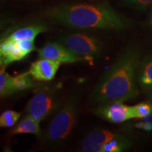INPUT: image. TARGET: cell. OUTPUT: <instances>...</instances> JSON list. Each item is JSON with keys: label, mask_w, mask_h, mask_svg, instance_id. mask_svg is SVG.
I'll use <instances>...</instances> for the list:
<instances>
[{"label": "cell", "mask_w": 152, "mask_h": 152, "mask_svg": "<svg viewBox=\"0 0 152 152\" xmlns=\"http://www.w3.org/2000/svg\"><path fill=\"white\" fill-rule=\"evenodd\" d=\"M141 61L138 46L127 47L101 77L90 96L92 104L103 105L113 102H125L138 96L137 71Z\"/></svg>", "instance_id": "1"}, {"label": "cell", "mask_w": 152, "mask_h": 152, "mask_svg": "<svg viewBox=\"0 0 152 152\" xmlns=\"http://www.w3.org/2000/svg\"><path fill=\"white\" fill-rule=\"evenodd\" d=\"M52 21L78 29H110L123 30L130 21L118 13L109 3L59 4L45 13Z\"/></svg>", "instance_id": "2"}, {"label": "cell", "mask_w": 152, "mask_h": 152, "mask_svg": "<svg viewBox=\"0 0 152 152\" xmlns=\"http://www.w3.org/2000/svg\"><path fill=\"white\" fill-rule=\"evenodd\" d=\"M78 113V97L76 93L70 94L54 113V115L42 134L47 145L58 147L62 144L75 127ZM41 136V137H42Z\"/></svg>", "instance_id": "3"}, {"label": "cell", "mask_w": 152, "mask_h": 152, "mask_svg": "<svg viewBox=\"0 0 152 152\" xmlns=\"http://www.w3.org/2000/svg\"><path fill=\"white\" fill-rule=\"evenodd\" d=\"M58 42L84 59L97 58L104 51L102 42L95 36L87 33L64 34L58 37Z\"/></svg>", "instance_id": "4"}, {"label": "cell", "mask_w": 152, "mask_h": 152, "mask_svg": "<svg viewBox=\"0 0 152 152\" xmlns=\"http://www.w3.org/2000/svg\"><path fill=\"white\" fill-rule=\"evenodd\" d=\"M61 104L58 93L52 90H42L29 101L26 109V115L40 123L52 115Z\"/></svg>", "instance_id": "5"}, {"label": "cell", "mask_w": 152, "mask_h": 152, "mask_svg": "<svg viewBox=\"0 0 152 152\" xmlns=\"http://www.w3.org/2000/svg\"><path fill=\"white\" fill-rule=\"evenodd\" d=\"M94 113L98 116L113 123H121L132 118L130 106L119 101L100 105L95 109Z\"/></svg>", "instance_id": "6"}, {"label": "cell", "mask_w": 152, "mask_h": 152, "mask_svg": "<svg viewBox=\"0 0 152 152\" xmlns=\"http://www.w3.org/2000/svg\"><path fill=\"white\" fill-rule=\"evenodd\" d=\"M39 58L58 61L61 63H73L84 60L60 42H47L38 50Z\"/></svg>", "instance_id": "7"}, {"label": "cell", "mask_w": 152, "mask_h": 152, "mask_svg": "<svg viewBox=\"0 0 152 152\" xmlns=\"http://www.w3.org/2000/svg\"><path fill=\"white\" fill-rule=\"evenodd\" d=\"M121 134L109 130H93L82 141L80 149L85 152H102L104 145Z\"/></svg>", "instance_id": "8"}, {"label": "cell", "mask_w": 152, "mask_h": 152, "mask_svg": "<svg viewBox=\"0 0 152 152\" xmlns=\"http://www.w3.org/2000/svg\"><path fill=\"white\" fill-rule=\"evenodd\" d=\"M61 65V62L58 61L40 58V59L31 64L28 72L33 76L34 80L49 81L54 78Z\"/></svg>", "instance_id": "9"}, {"label": "cell", "mask_w": 152, "mask_h": 152, "mask_svg": "<svg viewBox=\"0 0 152 152\" xmlns=\"http://www.w3.org/2000/svg\"><path fill=\"white\" fill-rule=\"evenodd\" d=\"M28 55L19 47L16 41H10L7 39L1 40L0 44L1 66L6 67L11 63L23 59Z\"/></svg>", "instance_id": "10"}, {"label": "cell", "mask_w": 152, "mask_h": 152, "mask_svg": "<svg viewBox=\"0 0 152 152\" xmlns=\"http://www.w3.org/2000/svg\"><path fill=\"white\" fill-rule=\"evenodd\" d=\"M137 82L145 90H152V54L141 60L136 75Z\"/></svg>", "instance_id": "11"}, {"label": "cell", "mask_w": 152, "mask_h": 152, "mask_svg": "<svg viewBox=\"0 0 152 152\" xmlns=\"http://www.w3.org/2000/svg\"><path fill=\"white\" fill-rule=\"evenodd\" d=\"M48 30L47 26L43 23H37L21 27L15 30L4 39L10 41H18L21 39H35L38 35Z\"/></svg>", "instance_id": "12"}, {"label": "cell", "mask_w": 152, "mask_h": 152, "mask_svg": "<svg viewBox=\"0 0 152 152\" xmlns=\"http://www.w3.org/2000/svg\"><path fill=\"white\" fill-rule=\"evenodd\" d=\"M26 133L33 134L38 137H40L42 134L39 127V123L33 118L27 115L15 126L14 130L11 131V134H26Z\"/></svg>", "instance_id": "13"}, {"label": "cell", "mask_w": 152, "mask_h": 152, "mask_svg": "<svg viewBox=\"0 0 152 152\" xmlns=\"http://www.w3.org/2000/svg\"><path fill=\"white\" fill-rule=\"evenodd\" d=\"M33 79V77L28 71L20 74L16 77H12L11 87L13 92H18L33 87L34 85Z\"/></svg>", "instance_id": "14"}, {"label": "cell", "mask_w": 152, "mask_h": 152, "mask_svg": "<svg viewBox=\"0 0 152 152\" xmlns=\"http://www.w3.org/2000/svg\"><path fill=\"white\" fill-rule=\"evenodd\" d=\"M152 111V104L150 102H142L135 106H130L132 118L142 119L146 117Z\"/></svg>", "instance_id": "15"}, {"label": "cell", "mask_w": 152, "mask_h": 152, "mask_svg": "<svg viewBox=\"0 0 152 152\" xmlns=\"http://www.w3.org/2000/svg\"><path fill=\"white\" fill-rule=\"evenodd\" d=\"M20 117V113L18 112L7 110L1 114L0 116V126L1 128H11L17 123Z\"/></svg>", "instance_id": "16"}, {"label": "cell", "mask_w": 152, "mask_h": 152, "mask_svg": "<svg viewBox=\"0 0 152 152\" xmlns=\"http://www.w3.org/2000/svg\"><path fill=\"white\" fill-rule=\"evenodd\" d=\"M4 66H1L0 71V94L1 96H5L14 93L11 87L12 77L6 73Z\"/></svg>", "instance_id": "17"}, {"label": "cell", "mask_w": 152, "mask_h": 152, "mask_svg": "<svg viewBox=\"0 0 152 152\" xmlns=\"http://www.w3.org/2000/svg\"><path fill=\"white\" fill-rule=\"evenodd\" d=\"M122 2L137 11H144L152 5V0H122Z\"/></svg>", "instance_id": "18"}, {"label": "cell", "mask_w": 152, "mask_h": 152, "mask_svg": "<svg viewBox=\"0 0 152 152\" xmlns=\"http://www.w3.org/2000/svg\"><path fill=\"white\" fill-rule=\"evenodd\" d=\"M16 42L18 44L19 47L28 54H30L32 52H33L34 50L36 49L35 44H34V39H26Z\"/></svg>", "instance_id": "19"}, {"label": "cell", "mask_w": 152, "mask_h": 152, "mask_svg": "<svg viewBox=\"0 0 152 152\" xmlns=\"http://www.w3.org/2000/svg\"><path fill=\"white\" fill-rule=\"evenodd\" d=\"M135 126L138 128H141L142 130H147V131H152V125H150L146 121H143L141 119V121L137 123Z\"/></svg>", "instance_id": "20"}, {"label": "cell", "mask_w": 152, "mask_h": 152, "mask_svg": "<svg viewBox=\"0 0 152 152\" xmlns=\"http://www.w3.org/2000/svg\"><path fill=\"white\" fill-rule=\"evenodd\" d=\"M142 120H143V121H146V122H147L148 123H149L150 125H152V111L149 114V115H147V116L142 118Z\"/></svg>", "instance_id": "21"}, {"label": "cell", "mask_w": 152, "mask_h": 152, "mask_svg": "<svg viewBox=\"0 0 152 152\" xmlns=\"http://www.w3.org/2000/svg\"><path fill=\"white\" fill-rule=\"evenodd\" d=\"M147 96L148 102L152 104V90L147 91Z\"/></svg>", "instance_id": "22"}, {"label": "cell", "mask_w": 152, "mask_h": 152, "mask_svg": "<svg viewBox=\"0 0 152 152\" xmlns=\"http://www.w3.org/2000/svg\"><path fill=\"white\" fill-rule=\"evenodd\" d=\"M151 23L152 24V14H151Z\"/></svg>", "instance_id": "23"}]
</instances>
